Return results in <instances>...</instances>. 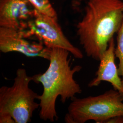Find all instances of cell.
I'll return each mask as SVG.
<instances>
[{"instance_id":"cell-1","label":"cell","mask_w":123,"mask_h":123,"mask_svg":"<svg viewBox=\"0 0 123 123\" xmlns=\"http://www.w3.org/2000/svg\"><path fill=\"white\" fill-rule=\"evenodd\" d=\"M123 23L122 0H88L77 25L80 43L88 57L99 61Z\"/></svg>"},{"instance_id":"cell-6","label":"cell","mask_w":123,"mask_h":123,"mask_svg":"<svg viewBox=\"0 0 123 123\" xmlns=\"http://www.w3.org/2000/svg\"><path fill=\"white\" fill-rule=\"evenodd\" d=\"M22 31L0 27V50L2 53L16 52L27 57H40L49 60L51 49L39 42H31Z\"/></svg>"},{"instance_id":"cell-3","label":"cell","mask_w":123,"mask_h":123,"mask_svg":"<svg viewBox=\"0 0 123 123\" xmlns=\"http://www.w3.org/2000/svg\"><path fill=\"white\" fill-rule=\"evenodd\" d=\"M123 116V96L114 89L95 96L74 98L64 117L67 123H84L89 120L105 123L116 116Z\"/></svg>"},{"instance_id":"cell-4","label":"cell","mask_w":123,"mask_h":123,"mask_svg":"<svg viewBox=\"0 0 123 123\" xmlns=\"http://www.w3.org/2000/svg\"><path fill=\"white\" fill-rule=\"evenodd\" d=\"M31 81L25 68L17 69L13 85L0 88V114L11 115L16 123L31 122L34 111L40 107L36 102L40 95L29 87Z\"/></svg>"},{"instance_id":"cell-11","label":"cell","mask_w":123,"mask_h":123,"mask_svg":"<svg viewBox=\"0 0 123 123\" xmlns=\"http://www.w3.org/2000/svg\"><path fill=\"white\" fill-rule=\"evenodd\" d=\"M0 123H16L12 117L8 114H0Z\"/></svg>"},{"instance_id":"cell-2","label":"cell","mask_w":123,"mask_h":123,"mask_svg":"<svg viewBox=\"0 0 123 123\" xmlns=\"http://www.w3.org/2000/svg\"><path fill=\"white\" fill-rule=\"evenodd\" d=\"M70 53L59 48L51 49L49 65L46 71L31 76L32 81L40 83L43 86V92L40 95V119L54 122L58 116L56 109V102L58 97L64 104L73 99L76 95L82 92L79 84L74 79L75 74L82 68V66L72 68L68 58Z\"/></svg>"},{"instance_id":"cell-5","label":"cell","mask_w":123,"mask_h":123,"mask_svg":"<svg viewBox=\"0 0 123 123\" xmlns=\"http://www.w3.org/2000/svg\"><path fill=\"white\" fill-rule=\"evenodd\" d=\"M28 38L35 37L49 49L59 48L68 51L74 57L82 59V51L67 38L57 22V18L41 13L36 10L34 15L21 31Z\"/></svg>"},{"instance_id":"cell-13","label":"cell","mask_w":123,"mask_h":123,"mask_svg":"<svg viewBox=\"0 0 123 123\" xmlns=\"http://www.w3.org/2000/svg\"><path fill=\"white\" fill-rule=\"evenodd\" d=\"M78 0V1H81V0Z\"/></svg>"},{"instance_id":"cell-9","label":"cell","mask_w":123,"mask_h":123,"mask_svg":"<svg viewBox=\"0 0 123 123\" xmlns=\"http://www.w3.org/2000/svg\"><path fill=\"white\" fill-rule=\"evenodd\" d=\"M36 10L43 13L57 18V14L49 0H28Z\"/></svg>"},{"instance_id":"cell-7","label":"cell","mask_w":123,"mask_h":123,"mask_svg":"<svg viewBox=\"0 0 123 123\" xmlns=\"http://www.w3.org/2000/svg\"><path fill=\"white\" fill-rule=\"evenodd\" d=\"M35 11L28 0H0V27L25 30Z\"/></svg>"},{"instance_id":"cell-10","label":"cell","mask_w":123,"mask_h":123,"mask_svg":"<svg viewBox=\"0 0 123 123\" xmlns=\"http://www.w3.org/2000/svg\"><path fill=\"white\" fill-rule=\"evenodd\" d=\"M115 54V57L119 60L118 69L119 75L121 77L123 85V23L117 33Z\"/></svg>"},{"instance_id":"cell-8","label":"cell","mask_w":123,"mask_h":123,"mask_svg":"<svg viewBox=\"0 0 123 123\" xmlns=\"http://www.w3.org/2000/svg\"><path fill=\"white\" fill-rule=\"evenodd\" d=\"M116 44L114 37L110 40L108 48L103 54L100 63L95 74V77L89 83L88 86L92 88L98 86L102 82L111 84L115 90L123 96V85L115 62Z\"/></svg>"},{"instance_id":"cell-12","label":"cell","mask_w":123,"mask_h":123,"mask_svg":"<svg viewBox=\"0 0 123 123\" xmlns=\"http://www.w3.org/2000/svg\"><path fill=\"white\" fill-rule=\"evenodd\" d=\"M105 123H123V116H116L107 120Z\"/></svg>"}]
</instances>
